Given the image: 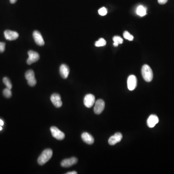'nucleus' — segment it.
<instances>
[{"label": "nucleus", "instance_id": "obj_1", "mask_svg": "<svg viewBox=\"0 0 174 174\" xmlns=\"http://www.w3.org/2000/svg\"><path fill=\"white\" fill-rule=\"evenodd\" d=\"M52 154H53V151L51 149H46L44 150L38 159L37 162L39 165L40 166L44 165L51 158Z\"/></svg>", "mask_w": 174, "mask_h": 174}, {"label": "nucleus", "instance_id": "obj_2", "mask_svg": "<svg viewBox=\"0 0 174 174\" xmlns=\"http://www.w3.org/2000/svg\"><path fill=\"white\" fill-rule=\"evenodd\" d=\"M141 73L142 77L146 81L149 82L153 80V70L147 64L143 65L142 68Z\"/></svg>", "mask_w": 174, "mask_h": 174}, {"label": "nucleus", "instance_id": "obj_3", "mask_svg": "<svg viewBox=\"0 0 174 174\" xmlns=\"http://www.w3.org/2000/svg\"><path fill=\"white\" fill-rule=\"evenodd\" d=\"M25 78L28 81V84L29 86L34 87L36 85L37 81L35 78L34 72L33 70H29L26 72Z\"/></svg>", "mask_w": 174, "mask_h": 174}, {"label": "nucleus", "instance_id": "obj_4", "mask_svg": "<svg viewBox=\"0 0 174 174\" xmlns=\"http://www.w3.org/2000/svg\"><path fill=\"white\" fill-rule=\"evenodd\" d=\"M51 131L53 137L58 140H62L65 138L64 133L59 130L58 128L52 126L51 128Z\"/></svg>", "mask_w": 174, "mask_h": 174}, {"label": "nucleus", "instance_id": "obj_5", "mask_svg": "<svg viewBox=\"0 0 174 174\" xmlns=\"http://www.w3.org/2000/svg\"><path fill=\"white\" fill-rule=\"evenodd\" d=\"M28 57L27 63L29 65H31L33 63H35L39 60L40 58L39 55L36 51H29L28 52Z\"/></svg>", "mask_w": 174, "mask_h": 174}, {"label": "nucleus", "instance_id": "obj_6", "mask_svg": "<svg viewBox=\"0 0 174 174\" xmlns=\"http://www.w3.org/2000/svg\"><path fill=\"white\" fill-rule=\"evenodd\" d=\"M95 103V96L91 94H87L84 99V104L87 107L90 108Z\"/></svg>", "mask_w": 174, "mask_h": 174}, {"label": "nucleus", "instance_id": "obj_7", "mask_svg": "<svg viewBox=\"0 0 174 174\" xmlns=\"http://www.w3.org/2000/svg\"><path fill=\"white\" fill-rule=\"evenodd\" d=\"M95 106L94 108V111L97 115L102 113L105 107V103L102 99H98L95 103Z\"/></svg>", "mask_w": 174, "mask_h": 174}, {"label": "nucleus", "instance_id": "obj_8", "mask_svg": "<svg viewBox=\"0 0 174 174\" xmlns=\"http://www.w3.org/2000/svg\"><path fill=\"white\" fill-rule=\"evenodd\" d=\"M137 80L136 77L134 75H130L127 79L128 88L130 90H133L137 86Z\"/></svg>", "mask_w": 174, "mask_h": 174}, {"label": "nucleus", "instance_id": "obj_9", "mask_svg": "<svg viewBox=\"0 0 174 174\" xmlns=\"http://www.w3.org/2000/svg\"><path fill=\"white\" fill-rule=\"evenodd\" d=\"M51 101L55 107L59 108L63 105V103L61 100V97L59 94H54L51 96Z\"/></svg>", "mask_w": 174, "mask_h": 174}, {"label": "nucleus", "instance_id": "obj_10", "mask_svg": "<svg viewBox=\"0 0 174 174\" xmlns=\"http://www.w3.org/2000/svg\"><path fill=\"white\" fill-rule=\"evenodd\" d=\"M33 37L36 44L40 46L44 45V42L41 33L37 31H35L33 33Z\"/></svg>", "mask_w": 174, "mask_h": 174}, {"label": "nucleus", "instance_id": "obj_11", "mask_svg": "<svg viewBox=\"0 0 174 174\" xmlns=\"http://www.w3.org/2000/svg\"><path fill=\"white\" fill-rule=\"evenodd\" d=\"M122 138H123L122 134L120 133H117L115 135L111 136L109 138L108 140V143L110 145H114L117 143L120 142Z\"/></svg>", "mask_w": 174, "mask_h": 174}, {"label": "nucleus", "instance_id": "obj_12", "mask_svg": "<svg viewBox=\"0 0 174 174\" xmlns=\"http://www.w3.org/2000/svg\"><path fill=\"white\" fill-rule=\"evenodd\" d=\"M4 35L5 39L9 41H13L16 40L19 36V34L17 32L10 30L5 31Z\"/></svg>", "mask_w": 174, "mask_h": 174}, {"label": "nucleus", "instance_id": "obj_13", "mask_svg": "<svg viewBox=\"0 0 174 174\" xmlns=\"http://www.w3.org/2000/svg\"><path fill=\"white\" fill-rule=\"evenodd\" d=\"M77 163V159L72 157L70 159H66L63 160L61 162V166L63 167H71Z\"/></svg>", "mask_w": 174, "mask_h": 174}, {"label": "nucleus", "instance_id": "obj_14", "mask_svg": "<svg viewBox=\"0 0 174 174\" xmlns=\"http://www.w3.org/2000/svg\"><path fill=\"white\" fill-rule=\"evenodd\" d=\"M159 120L158 117L155 115H151L149 116L147 124L149 127L153 128L159 123Z\"/></svg>", "mask_w": 174, "mask_h": 174}, {"label": "nucleus", "instance_id": "obj_15", "mask_svg": "<svg viewBox=\"0 0 174 174\" xmlns=\"http://www.w3.org/2000/svg\"><path fill=\"white\" fill-rule=\"evenodd\" d=\"M70 69L68 66L65 64H63L60 67V73L64 79H66L68 77Z\"/></svg>", "mask_w": 174, "mask_h": 174}, {"label": "nucleus", "instance_id": "obj_16", "mask_svg": "<svg viewBox=\"0 0 174 174\" xmlns=\"http://www.w3.org/2000/svg\"><path fill=\"white\" fill-rule=\"evenodd\" d=\"M81 138L84 142L89 145H92L94 142V137L88 133H83L82 134Z\"/></svg>", "mask_w": 174, "mask_h": 174}, {"label": "nucleus", "instance_id": "obj_17", "mask_svg": "<svg viewBox=\"0 0 174 174\" xmlns=\"http://www.w3.org/2000/svg\"><path fill=\"white\" fill-rule=\"evenodd\" d=\"M136 14L141 17L145 16L146 14V8L142 5H139L136 9Z\"/></svg>", "mask_w": 174, "mask_h": 174}, {"label": "nucleus", "instance_id": "obj_18", "mask_svg": "<svg viewBox=\"0 0 174 174\" xmlns=\"http://www.w3.org/2000/svg\"><path fill=\"white\" fill-rule=\"evenodd\" d=\"M107 42L106 40L103 38H100L95 42V46L97 47H103L106 46Z\"/></svg>", "mask_w": 174, "mask_h": 174}, {"label": "nucleus", "instance_id": "obj_19", "mask_svg": "<svg viewBox=\"0 0 174 174\" xmlns=\"http://www.w3.org/2000/svg\"><path fill=\"white\" fill-rule=\"evenodd\" d=\"M3 82H4L5 85L6 86V88L10 89V90L12 89V83H11V81H10L8 78H7L6 77H4L3 78Z\"/></svg>", "mask_w": 174, "mask_h": 174}, {"label": "nucleus", "instance_id": "obj_20", "mask_svg": "<svg viewBox=\"0 0 174 174\" xmlns=\"http://www.w3.org/2000/svg\"><path fill=\"white\" fill-rule=\"evenodd\" d=\"M3 94L5 97L7 98H10L12 96V93H11V90L6 88L3 91Z\"/></svg>", "mask_w": 174, "mask_h": 174}, {"label": "nucleus", "instance_id": "obj_21", "mask_svg": "<svg viewBox=\"0 0 174 174\" xmlns=\"http://www.w3.org/2000/svg\"><path fill=\"white\" fill-rule=\"evenodd\" d=\"M123 36L124 38L128 40L129 41H133V36L131 35L128 31H125L123 33Z\"/></svg>", "mask_w": 174, "mask_h": 174}, {"label": "nucleus", "instance_id": "obj_22", "mask_svg": "<svg viewBox=\"0 0 174 174\" xmlns=\"http://www.w3.org/2000/svg\"><path fill=\"white\" fill-rule=\"evenodd\" d=\"M113 41L115 43H116L118 44H121L123 43V39L120 37V36H115L113 37Z\"/></svg>", "mask_w": 174, "mask_h": 174}, {"label": "nucleus", "instance_id": "obj_23", "mask_svg": "<svg viewBox=\"0 0 174 174\" xmlns=\"http://www.w3.org/2000/svg\"><path fill=\"white\" fill-rule=\"evenodd\" d=\"M98 13L101 16H105L107 13V11L105 7H102L99 10Z\"/></svg>", "mask_w": 174, "mask_h": 174}, {"label": "nucleus", "instance_id": "obj_24", "mask_svg": "<svg viewBox=\"0 0 174 174\" xmlns=\"http://www.w3.org/2000/svg\"><path fill=\"white\" fill-rule=\"evenodd\" d=\"M5 48V43L4 42H0V52H4Z\"/></svg>", "mask_w": 174, "mask_h": 174}, {"label": "nucleus", "instance_id": "obj_25", "mask_svg": "<svg viewBox=\"0 0 174 174\" xmlns=\"http://www.w3.org/2000/svg\"><path fill=\"white\" fill-rule=\"evenodd\" d=\"M168 1V0H158L159 4L160 5H165Z\"/></svg>", "mask_w": 174, "mask_h": 174}, {"label": "nucleus", "instance_id": "obj_26", "mask_svg": "<svg viewBox=\"0 0 174 174\" xmlns=\"http://www.w3.org/2000/svg\"><path fill=\"white\" fill-rule=\"evenodd\" d=\"M77 173L76 171H72V172H69L67 173H66V174H77Z\"/></svg>", "mask_w": 174, "mask_h": 174}, {"label": "nucleus", "instance_id": "obj_27", "mask_svg": "<svg viewBox=\"0 0 174 174\" xmlns=\"http://www.w3.org/2000/svg\"><path fill=\"white\" fill-rule=\"evenodd\" d=\"M17 0H10V2H11V4H14L17 2Z\"/></svg>", "mask_w": 174, "mask_h": 174}, {"label": "nucleus", "instance_id": "obj_28", "mask_svg": "<svg viewBox=\"0 0 174 174\" xmlns=\"http://www.w3.org/2000/svg\"><path fill=\"white\" fill-rule=\"evenodd\" d=\"M4 121H2V120H1V119H0V125H1V126H2V125H4Z\"/></svg>", "mask_w": 174, "mask_h": 174}, {"label": "nucleus", "instance_id": "obj_29", "mask_svg": "<svg viewBox=\"0 0 174 174\" xmlns=\"http://www.w3.org/2000/svg\"><path fill=\"white\" fill-rule=\"evenodd\" d=\"M113 45H114V47H118V45H119V44H118L116 43H115V42H114V43H113Z\"/></svg>", "mask_w": 174, "mask_h": 174}, {"label": "nucleus", "instance_id": "obj_30", "mask_svg": "<svg viewBox=\"0 0 174 174\" xmlns=\"http://www.w3.org/2000/svg\"><path fill=\"white\" fill-rule=\"evenodd\" d=\"M2 129V126L0 125V131H1Z\"/></svg>", "mask_w": 174, "mask_h": 174}]
</instances>
